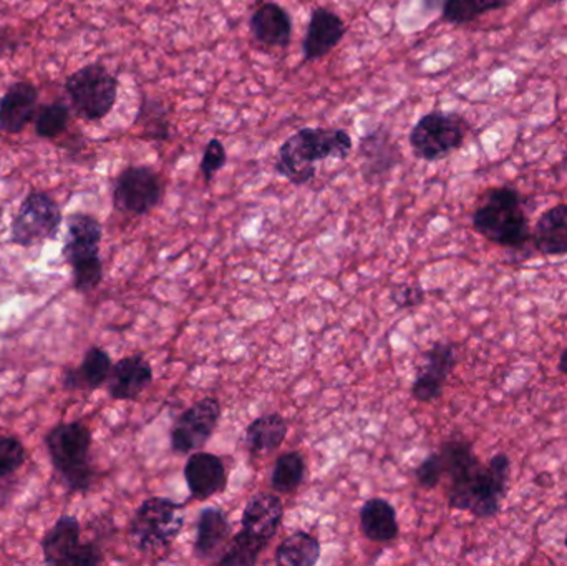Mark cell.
Returning a JSON list of instances; mask_svg holds the SVG:
<instances>
[{
	"instance_id": "6da1fadb",
	"label": "cell",
	"mask_w": 567,
	"mask_h": 566,
	"mask_svg": "<svg viewBox=\"0 0 567 566\" xmlns=\"http://www.w3.org/2000/svg\"><path fill=\"white\" fill-rule=\"evenodd\" d=\"M449 477V505L476 518L496 517L509 491L512 461L505 452L482 464L472 442L450 439L440 449Z\"/></svg>"
},
{
	"instance_id": "7a4b0ae2",
	"label": "cell",
	"mask_w": 567,
	"mask_h": 566,
	"mask_svg": "<svg viewBox=\"0 0 567 566\" xmlns=\"http://www.w3.org/2000/svg\"><path fill=\"white\" fill-rule=\"evenodd\" d=\"M352 148V136L347 130L306 126L284 140L275 169L290 185H307L316 176L317 162L347 159Z\"/></svg>"
},
{
	"instance_id": "3957f363",
	"label": "cell",
	"mask_w": 567,
	"mask_h": 566,
	"mask_svg": "<svg viewBox=\"0 0 567 566\" xmlns=\"http://www.w3.org/2000/svg\"><path fill=\"white\" fill-rule=\"evenodd\" d=\"M473 228L483 238L503 248H523L532 238L522 196L515 188L499 186L486 193L473 213Z\"/></svg>"
},
{
	"instance_id": "277c9868",
	"label": "cell",
	"mask_w": 567,
	"mask_h": 566,
	"mask_svg": "<svg viewBox=\"0 0 567 566\" xmlns=\"http://www.w3.org/2000/svg\"><path fill=\"white\" fill-rule=\"evenodd\" d=\"M93 438L83 422H62L50 429L45 438L47 451L56 474L70 492L89 491L95 471L90 462Z\"/></svg>"
},
{
	"instance_id": "5b68a950",
	"label": "cell",
	"mask_w": 567,
	"mask_h": 566,
	"mask_svg": "<svg viewBox=\"0 0 567 566\" xmlns=\"http://www.w3.org/2000/svg\"><path fill=\"white\" fill-rule=\"evenodd\" d=\"M185 507L165 497L146 498L130 522V538L145 555L165 554L182 534Z\"/></svg>"
},
{
	"instance_id": "8992f818",
	"label": "cell",
	"mask_w": 567,
	"mask_h": 566,
	"mask_svg": "<svg viewBox=\"0 0 567 566\" xmlns=\"http://www.w3.org/2000/svg\"><path fill=\"white\" fill-rule=\"evenodd\" d=\"M118 79L102 63H89L66 76L63 89L73 112L85 122H100L115 109Z\"/></svg>"
},
{
	"instance_id": "52a82bcc",
	"label": "cell",
	"mask_w": 567,
	"mask_h": 566,
	"mask_svg": "<svg viewBox=\"0 0 567 566\" xmlns=\"http://www.w3.org/2000/svg\"><path fill=\"white\" fill-rule=\"evenodd\" d=\"M466 123L453 112L426 113L413 125L409 135L410 148L423 162H440L452 155L465 142Z\"/></svg>"
},
{
	"instance_id": "ba28073f",
	"label": "cell",
	"mask_w": 567,
	"mask_h": 566,
	"mask_svg": "<svg viewBox=\"0 0 567 566\" xmlns=\"http://www.w3.org/2000/svg\"><path fill=\"white\" fill-rule=\"evenodd\" d=\"M63 216L59 203L45 192H30L20 203L12 225L10 243L22 248L56 239Z\"/></svg>"
},
{
	"instance_id": "9c48e42d",
	"label": "cell",
	"mask_w": 567,
	"mask_h": 566,
	"mask_svg": "<svg viewBox=\"0 0 567 566\" xmlns=\"http://www.w3.org/2000/svg\"><path fill=\"white\" fill-rule=\"evenodd\" d=\"M82 525L73 515L63 514L40 542L43 560L52 566H96L103 564L102 548L82 544Z\"/></svg>"
},
{
	"instance_id": "30bf717a",
	"label": "cell",
	"mask_w": 567,
	"mask_h": 566,
	"mask_svg": "<svg viewBox=\"0 0 567 566\" xmlns=\"http://www.w3.org/2000/svg\"><path fill=\"white\" fill-rule=\"evenodd\" d=\"M163 195L165 183L152 166H126L113 185V206L125 215H148L162 203Z\"/></svg>"
},
{
	"instance_id": "8fae6325",
	"label": "cell",
	"mask_w": 567,
	"mask_h": 566,
	"mask_svg": "<svg viewBox=\"0 0 567 566\" xmlns=\"http://www.w3.org/2000/svg\"><path fill=\"white\" fill-rule=\"evenodd\" d=\"M221 404L216 398H205L186 409L172 429V447L176 454L202 451L218 429Z\"/></svg>"
},
{
	"instance_id": "7c38bea8",
	"label": "cell",
	"mask_w": 567,
	"mask_h": 566,
	"mask_svg": "<svg viewBox=\"0 0 567 566\" xmlns=\"http://www.w3.org/2000/svg\"><path fill=\"white\" fill-rule=\"evenodd\" d=\"M65 225L62 255L70 268L102 261L100 258V245L103 239L102 223L89 213H72L66 216Z\"/></svg>"
},
{
	"instance_id": "4fadbf2b",
	"label": "cell",
	"mask_w": 567,
	"mask_h": 566,
	"mask_svg": "<svg viewBox=\"0 0 567 566\" xmlns=\"http://www.w3.org/2000/svg\"><path fill=\"white\" fill-rule=\"evenodd\" d=\"M423 359L425 364L413 381L412 395L415 401L429 404L442 398L446 379L456 368L455 349L450 342H435Z\"/></svg>"
},
{
	"instance_id": "5bb4252c",
	"label": "cell",
	"mask_w": 567,
	"mask_h": 566,
	"mask_svg": "<svg viewBox=\"0 0 567 566\" xmlns=\"http://www.w3.org/2000/svg\"><path fill=\"white\" fill-rule=\"evenodd\" d=\"M347 33L342 17L327 7H316L310 12L306 35L302 40V55L306 62H317L329 55Z\"/></svg>"
},
{
	"instance_id": "9a60e30c",
	"label": "cell",
	"mask_w": 567,
	"mask_h": 566,
	"mask_svg": "<svg viewBox=\"0 0 567 566\" xmlns=\"http://www.w3.org/2000/svg\"><path fill=\"white\" fill-rule=\"evenodd\" d=\"M185 481L192 497L205 502L226 491L228 471L218 455L196 451L186 462Z\"/></svg>"
},
{
	"instance_id": "2e32d148",
	"label": "cell",
	"mask_w": 567,
	"mask_h": 566,
	"mask_svg": "<svg viewBox=\"0 0 567 566\" xmlns=\"http://www.w3.org/2000/svg\"><path fill=\"white\" fill-rule=\"evenodd\" d=\"M39 89L29 80L13 82L0 96V132L19 135L35 119Z\"/></svg>"
},
{
	"instance_id": "e0dca14e",
	"label": "cell",
	"mask_w": 567,
	"mask_h": 566,
	"mask_svg": "<svg viewBox=\"0 0 567 566\" xmlns=\"http://www.w3.org/2000/svg\"><path fill=\"white\" fill-rule=\"evenodd\" d=\"M359 155L362 158V176L367 183H379L386 178L400 159L396 143L383 126L367 133L360 140Z\"/></svg>"
},
{
	"instance_id": "ac0fdd59",
	"label": "cell",
	"mask_w": 567,
	"mask_h": 566,
	"mask_svg": "<svg viewBox=\"0 0 567 566\" xmlns=\"http://www.w3.org/2000/svg\"><path fill=\"white\" fill-rule=\"evenodd\" d=\"M152 382V364L142 354H132L113 364L106 389L115 401H135Z\"/></svg>"
},
{
	"instance_id": "d6986e66",
	"label": "cell",
	"mask_w": 567,
	"mask_h": 566,
	"mask_svg": "<svg viewBox=\"0 0 567 566\" xmlns=\"http://www.w3.org/2000/svg\"><path fill=\"white\" fill-rule=\"evenodd\" d=\"M231 541V524L219 507H206L196 522V538L193 552L198 560H218Z\"/></svg>"
},
{
	"instance_id": "ffe728a7",
	"label": "cell",
	"mask_w": 567,
	"mask_h": 566,
	"mask_svg": "<svg viewBox=\"0 0 567 566\" xmlns=\"http://www.w3.org/2000/svg\"><path fill=\"white\" fill-rule=\"evenodd\" d=\"M282 518L284 505L278 495H255L243 512L241 531L269 545V542L278 535Z\"/></svg>"
},
{
	"instance_id": "44dd1931",
	"label": "cell",
	"mask_w": 567,
	"mask_h": 566,
	"mask_svg": "<svg viewBox=\"0 0 567 566\" xmlns=\"http://www.w3.org/2000/svg\"><path fill=\"white\" fill-rule=\"evenodd\" d=\"M249 29L261 45L284 49L292 40V17L278 2H265L252 12Z\"/></svg>"
},
{
	"instance_id": "7402d4cb",
	"label": "cell",
	"mask_w": 567,
	"mask_h": 566,
	"mask_svg": "<svg viewBox=\"0 0 567 566\" xmlns=\"http://www.w3.org/2000/svg\"><path fill=\"white\" fill-rule=\"evenodd\" d=\"M113 362L105 349L90 348L80 368L63 369L62 384L69 392L96 391L109 381Z\"/></svg>"
},
{
	"instance_id": "603a6c76",
	"label": "cell",
	"mask_w": 567,
	"mask_h": 566,
	"mask_svg": "<svg viewBox=\"0 0 567 566\" xmlns=\"http://www.w3.org/2000/svg\"><path fill=\"white\" fill-rule=\"evenodd\" d=\"M359 517L360 531L370 542L389 544L399 537L400 527L395 507L385 498H369L360 507Z\"/></svg>"
},
{
	"instance_id": "cb8c5ba5",
	"label": "cell",
	"mask_w": 567,
	"mask_h": 566,
	"mask_svg": "<svg viewBox=\"0 0 567 566\" xmlns=\"http://www.w3.org/2000/svg\"><path fill=\"white\" fill-rule=\"evenodd\" d=\"M536 249L545 256L567 255V205L553 206L539 216L532 233Z\"/></svg>"
},
{
	"instance_id": "d4e9b609",
	"label": "cell",
	"mask_w": 567,
	"mask_h": 566,
	"mask_svg": "<svg viewBox=\"0 0 567 566\" xmlns=\"http://www.w3.org/2000/svg\"><path fill=\"white\" fill-rule=\"evenodd\" d=\"M172 110L156 96L142 95L133 128L145 142H169L172 140Z\"/></svg>"
},
{
	"instance_id": "484cf974",
	"label": "cell",
	"mask_w": 567,
	"mask_h": 566,
	"mask_svg": "<svg viewBox=\"0 0 567 566\" xmlns=\"http://www.w3.org/2000/svg\"><path fill=\"white\" fill-rule=\"evenodd\" d=\"M289 424L279 414H266L255 419L246 429V445L252 452H269L281 447Z\"/></svg>"
},
{
	"instance_id": "4316f807",
	"label": "cell",
	"mask_w": 567,
	"mask_h": 566,
	"mask_svg": "<svg viewBox=\"0 0 567 566\" xmlns=\"http://www.w3.org/2000/svg\"><path fill=\"white\" fill-rule=\"evenodd\" d=\"M320 542L307 532H296L279 544L276 564L282 566H313L320 560Z\"/></svg>"
},
{
	"instance_id": "83f0119b",
	"label": "cell",
	"mask_w": 567,
	"mask_h": 566,
	"mask_svg": "<svg viewBox=\"0 0 567 566\" xmlns=\"http://www.w3.org/2000/svg\"><path fill=\"white\" fill-rule=\"evenodd\" d=\"M266 547H268V544L241 531L229 541L228 547L223 552L221 557L216 560V564L221 566H252L258 564L259 557H261Z\"/></svg>"
},
{
	"instance_id": "f1b7e54d",
	"label": "cell",
	"mask_w": 567,
	"mask_h": 566,
	"mask_svg": "<svg viewBox=\"0 0 567 566\" xmlns=\"http://www.w3.org/2000/svg\"><path fill=\"white\" fill-rule=\"evenodd\" d=\"M306 475V461L300 452H286L276 461L271 474V487L279 494H290L302 484Z\"/></svg>"
},
{
	"instance_id": "f546056e",
	"label": "cell",
	"mask_w": 567,
	"mask_h": 566,
	"mask_svg": "<svg viewBox=\"0 0 567 566\" xmlns=\"http://www.w3.org/2000/svg\"><path fill=\"white\" fill-rule=\"evenodd\" d=\"M508 0H443L442 17L453 25L472 22L480 16L503 9Z\"/></svg>"
},
{
	"instance_id": "4dcf8cb0",
	"label": "cell",
	"mask_w": 567,
	"mask_h": 566,
	"mask_svg": "<svg viewBox=\"0 0 567 566\" xmlns=\"http://www.w3.org/2000/svg\"><path fill=\"white\" fill-rule=\"evenodd\" d=\"M70 109L63 102L43 103L37 110L33 125L35 135L43 140H53L62 136L69 128Z\"/></svg>"
},
{
	"instance_id": "1f68e13d",
	"label": "cell",
	"mask_w": 567,
	"mask_h": 566,
	"mask_svg": "<svg viewBox=\"0 0 567 566\" xmlns=\"http://www.w3.org/2000/svg\"><path fill=\"white\" fill-rule=\"evenodd\" d=\"M228 165V152L223 145L221 140L212 138L206 143L203 150L202 162H199V172L206 183H212L215 176Z\"/></svg>"
},
{
	"instance_id": "d6a6232c",
	"label": "cell",
	"mask_w": 567,
	"mask_h": 566,
	"mask_svg": "<svg viewBox=\"0 0 567 566\" xmlns=\"http://www.w3.org/2000/svg\"><path fill=\"white\" fill-rule=\"evenodd\" d=\"M443 475V461L440 452H433L425 461L415 469V478L419 482L420 487L426 488V491H433L439 487L442 482Z\"/></svg>"
},
{
	"instance_id": "836d02e7",
	"label": "cell",
	"mask_w": 567,
	"mask_h": 566,
	"mask_svg": "<svg viewBox=\"0 0 567 566\" xmlns=\"http://www.w3.org/2000/svg\"><path fill=\"white\" fill-rule=\"evenodd\" d=\"M390 298L395 302L396 308L410 309L423 301L425 292H423L422 286L405 282V285H396L395 288H392Z\"/></svg>"
},
{
	"instance_id": "e575fe53",
	"label": "cell",
	"mask_w": 567,
	"mask_h": 566,
	"mask_svg": "<svg viewBox=\"0 0 567 566\" xmlns=\"http://www.w3.org/2000/svg\"><path fill=\"white\" fill-rule=\"evenodd\" d=\"M22 39L12 27L0 25V59L13 55L22 47Z\"/></svg>"
},
{
	"instance_id": "d590c367",
	"label": "cell",
	"mask_w": 567,
	"mask_h": 566,
	"mask_svg": "<svg viewBox=\"0 0 567 566\" xmlns=\"http://www.w3.org/2000/svg\"><path fill=\"white\" fill-rule=\"evenodd\" d=\"M559 372L561 374H565L567 378V346L565 348V351H563L561 358H559Z\"/></svg>"
},
{
	"instance_id": "8d00e7d4",
	"label": "cell",
	"mask_w": 567,
	"mask_h": 566,
	"mask_svg": "<svg viewBox=\"0 0 567 566\" xmlns=\"http://www.w3.org/2000/svg\"><path fill=\"white\" fill-rule=\"evenodd\" d=\"M423 3H425L426 9L435 10L442 7L443 0H423Z\"/></svg>"
},
{
	"instance_id": "74e56055",
	"label": "cell",
	"mask_w": 567,
	"mask_h": 566,
	"mask_svg": "<svg viewBox=\"0 0 567 566\" xmlns=\"http://www.w3.org/2000/svg\"><path fill=\"white\" fill-rule=\"evenodd\" d=\"M9 477V475L6 474V471H3L2 467H0V482L3 481V478H7Z\"/></svg>"
},
{
	"instance_id": "f35d334b",
	"label": "cell",
	"mask_w": 567,
	"mask_h": 566,
	"mask_svg": "<svg viewBox=\"0 0 567 566\" xmlns=\"http://www.w3.org/2000/svg\"><path fill=\"white\" fill-rule=\"evenodd\" d=\"M548 2H551V3H561V2H565V0H548Z\"/></svg>"
},
{
	"instance_id": "ab89813d",
	"label": "cell",
	"mask_w": 567,
	"mask_h": 566,
	"mask_svg": "<svg viewBox=\"0 0 567 566\" xmlns=\"http://www.w3.org/2000/svg\"><path fill=\"white\" fill-rule=\"evenodd\" d=\"M565 545H566V548H567V534H566V538H565Z\"/></svg>"
}]
</instances>
